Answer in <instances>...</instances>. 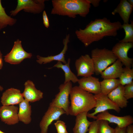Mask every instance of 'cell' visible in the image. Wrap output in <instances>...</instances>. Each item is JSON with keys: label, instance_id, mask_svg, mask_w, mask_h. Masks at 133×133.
<instances>
[{"label": "cell", "instance_id": "1", "mask_svg": "<svg viewBox=\"0 0 133 133\" xmlns=\"http://www.w3.org/2000/svg\"><path fill=\"white\" fill-rule=\"evenodd\" d=\"M121 25L119 21L112 22L106 17L96 19L91 21L84 29L76 30L75 33L78 39L87 47L105 36H116Z\"/></svg>", "mask_w": 133, "mask_h": 133}, {"label": "cell", "instance_id": "2", "mask_svg": "<svg viewBox=\"0 0 133 133\" xmlns=\"http://www.w3.org/2000/svg\"><path fill=\"white\" fill-rule=\"evenodd\" d=\"M51 2V14L72 18L77 15L85 17L91 6L89 0H52Z\"/></svg>", "mask_w": 133, "mask_h": 133}, {"label": "cell", "instance_id": "3", "mask_svg": "<svg viewBox=\"0 0 133 133\" xmlns=\"http://www.w3.org/2000/svg\"><path fill=\"white\" fill-rule=\"evenodd\" d=\"M69 95L71 105L69 109V115L75 116L83 112H88L95 107L94 95L78 86L72 87Z\"/></svg>", "mask_w": 133, "mask_h": 133}, {"label": "cell", "instance_id": "4", "mask_svg": "<svg viewBox=\"0 0 133 133\" xmlns=\"http://www.w3.org/2000/svg\"><path fill=\"white\" fill-rule=\"evenodd\" d=\"M91 53L95 73L97 75L100 74L108 66L117 59L112 50L105 48H96L92 50Z\"/></svg>", "mask_w": 133, "mask_h": 133}, {"label": "cell", "instance_id": "5", "mask_svg": "<svg viewBox=\"0 0 133 133\" xmlns=\"http://www.w3.org/2000/svg\"><path fill=\"white\" fill-rule=\"evenodd\" d=\"M72 87L71 81L60 84L59 87V92L55 95L49 106L62 108L66 112V114L69 115L70 103L69 97Z\"/></svg>", "mask_w": 133, "mask_h": 133}, {"label": "cell", "instance_id": "6", "mask_svg": "<svg viewBox=\"0 0 133 133\" xmlns=\"http://www.w3.org/2000/svg\"><path fill=\"white\" fill-rule=\"evenodd\" d=\"M45 0H18L16 9L10 12V15L16 16L20 11L23 10L25 12L34 14L43 12L45 8Z\"/></svg>", "mask_w": 133, "mask_h": 133}, {"label": "cell", "instance_id": "7", "mask_svg": "<svg viewBox=\"0 0 133 133\" xmlns=\"http://www.w3.org/2000/svg\"><path fill=\"white\" fill-rule=\"evenodd\" d=\"M32 56V53L26 52L24 49L21 41L18 39L14 42L10 51L4 56V60L11 64H18L25 59L30 58Z\"/></svg>", "mask_w": 133, "mask_h": 133}, {"label": "cell", "instance_id": "8", "mask_svg": "<svg viewBox=\"0 0 133 133\" xmlns=\"http://www.w3.org/2000/svg\"><path fill=\"white\" fill-rule=\"evenodd\" d=\"M96 100L94 111L92 113H88L87 117L93 118L95 115L105 111L109 109L115 110L119 113L120 109L108 97L107 95L101 93L94 95Z\"/></svg>", "mask_w": 133, "mask_h": 133}, {"label": "cell", "instance_id": "9", "mask_svg": "<svg viewBox=\"0 0 133 133\" xmlns=\"http://www.w3.org/2000/svg\"><path fill=\"white\" fill-rule=\"evenodd\" d=\"M66 113L62 109L49 106L39 123L40 133H47L49 126L54 121L59 120L60 116Z\"/></svg>", "mask_w": 133, "mask_h": 133}, {"label": "cell", "instance_id": "10", "mask_svg": "<svg viewBox=\"0 0 133 133\" xmlns=\"http://www.w3.org/2000/svg\"><path fill=\"white\" fill-rule=\"evenodd\" d=\"M75 65L77 76L88 77L95 73L94 63L88 54L81 56L76 60Z\"/></svg>", "mask_w": 133, "mask_h": 133}, {"label": "cell", "instance_id": "11", "mask_svg": "<svg viewBox=\"0 0 133 133\" xmlns=\"http://www.w3.org/2000/svg\"><path fill=\"white\" fill-rule=\"evenodd\" d=\"M93 119L97 120H105L109 123H114L119 127H126L133 123V118L130 115L119 116L110 114L108 110L99 113Z\"/></svg>", "mask_w": 133, "mask_h": 133}, {"label": "cell", "instance_id": "12", "mask_svg": "<svg viewBox=\"0 0 133 133\" xmlns=\"http://www.w3.org/2000/svg\"><path fill=\"white\" fill-rule=\"evenodd\" d=\"M133 47V43H116L112 50L114 54L125 67L131 68L133 63V59L129 57L128 52Z\"/></svg>", "mask_w": 133, "mask_h": 133}, {"label": "cell", "instance_id": "13", "mask_svg": "<svg viewBox=\"0 0 133 133\" xmlns=\"http://www.w3.org/2000/svg\"><path fill=\"white\" fill-rule=\"evenodd\" d=\"M19 108L15 105H2L0 107V119L8 125L16 124L19 121L18 116Z\"/></svg>", "mask_w": 133, "mask_h": 133}, {"label": "cell", "instance_id": "14", "mask_svg": "<svg viewBox=\"0 0 133 133\" xmlns=\"http://www.w3.org/2000/svg\"><path fill=\"white\" fill-rule=\"evenodd\" d=\"M79 86L89 93L96 95L101 93L100 82L96 77L90 76L79 79Z\"/></svg>", "mask_w": 133, "mask_h": 133}, {"label": "cell", "instance_id": "15", "mask_svg": "<svg viewBox=\"0 0 133 133\" xmlns=\"http://www.w3.org/2000/svg\"><path fill=\"white\" fill-rule=\"evenodd\" d=\"M24 99L19 90L11 88L3 93L1 102L2 105H15L19 104Z\"/></svg>", "mask_w": 133, "mask_h": 133}, {"label": "cell", "instance_id": "16", "mask_svg": "<svg viewBox=\"0 0 133 133\" xmlns=\"http://www.w3.org/2000/svg\"><path fill=\"white\" fill-rule=\"evenodd\" d=\"M24 86V91L22 94L24 99L29 102L38 101L43 98V92L36 88L32 81L28 80L25 83Z\"/></svg>", "mask_w": 133, "mask_h": 133}, {"label": "cell", "instance_id": "17", "mask_svg": "<svg viewBox=\"0 0 133 133\" xmlns=\"http://www.w3.org/2000/svg\"><path fill=\"white\" fill-rule=\"evenodd\" d=\"M70 35H66L65 38L63 41L64 46L61 51L59 54L54 56H48L43 57L39 55L36 56L37 62L40 64H45L50 63L52 61H57L66 64L67 62L65 59V55L68 49V44L69 42Z\"/></svg>", "mask_w": 133, "mask_h": 133}, {"label": "cell", "instance_id": "18", "mask_svg": "<svg viewBox=\"0 0 133 133\" xmlns=\"http://www.w3.org/2000/svg\"><path fill=\"white\" fill-rule=\"evenodd\" d=\"M124 86L119 85L108 95V97L120 108L126 107L128 102L124 96Z\"/></svg>", "mask_w": 133, "mask_h": 133}, {"label": "cell", "instance_id": "19", "mask_svg": "<svg viewBox=\"0 0 133 133\" xmlns=\"http://www.w3.org/2000/svg\"><path fill=\"white\" fill-rule=\"evenodd\" d=\"M133 6L127 0H121L117 7L112 12L115 15L118 13L123 20L124 23H129L130 15L133 9Z\"/></svg>", "mask_w": 133, "mask_h": 133}, {"label": "cell", "instance_id": "20", "mask_svg": "<svg viewBox=\"0 0 133 133\" xmlns=\"http://www.w3.org/2000/svg\"><path fill=\"white\" fill-rule=\"evenodd\" d=\"M123 65L121 62L117 59L111 66L101 72V77L104 79L119 78L123 71Z\"/></svg>", "mask_w": 133, "mask_h": 133}, {"label": "cell", "instance_id": "21", "mask_svg": "<svg viewBox=\"0 0 133 133\" xmlns=\"http://www.w3.org/2000/svg\"><path fill=\"white\" fill-rule=\"evenodd\" d=\"M87 112L80 113L75 116V123L73 129V133H86L88 131L89 126L92 122L87 118Z\"/></svg>", "mask_w": 133, "mask_h": 133}, {"label": "cell", "instance_id": "22", "mask_svg": "<svg viewBox=\"0 0 133 133\" xmlns=\"http://www.w3.org/2000/svg\"><path fill=\"white\" fill-rule=\"evenodd\" d=\"M29 102L24 99L18 104V116L19 120L25 124H29L32 120V108Z\"/></svg>", "mask_w": 133, "mask_h": 133}, {"label": "cell", "instance_id": "23", "mask_svg": "<svg viewBox=\"0 0 133 133\" xmlns=\"http://www.w3.org/2000/svg\"><path fill=\"white\" fill-rule=\"evenodd\" d=\"M70 61V59L68 58L67 62L65 64H63L61 62L58 61L57 63L52 67L61 68L64 71L65 77L64 83H66L69 81L75 83L78 82L79 80L77 76L70 69L69 66Z\"/></svg>", "mask_w": 133, "mask_h": 133}, {"label": "cell", "instance_id": "24", "mask_svg": "<svg viewBox=\"0 0 133 133\" xmlns=\"http://www.w3.org/2000/svg\"><path fill=\"white\" fill-rule=\"evenodd\" d=\"M100 83L101 93L106 95L120 84L119 79H104Z\"/></svg>", "mask_w": 133, "mask_h": 133}, {"label": "cell", "instance_id": "25", "mask_svg": "<svg viewBox=\"0 0 133 133\" xmlns=\"http://www.w3.org/2000/svg\"><path fill=\"white\" fill-rule=\"evenodd\" d=\"M17 19L11 17L6 13L0 0V31L8 25L13 26L16 22Z\"/></svg>", "mask_w": 133, "mask_h": 133}, {"label": "cell", "instance_id": "26", "mask_svg": "<svg viewBox=\"0 0 133 133\" xmlns=\"http://www.w3.org/2000/svg\"><path fill=\"white\" fill-rule=\"evenodd\" d=\"M131 23H124L122 25L121 29L123 28L125 32V36L119 42L122 43H133V21H131Z\"/></svg>", "mask_w": 133, "mask_h": 133}, {"label": "cell", "instance_id": "27", "mask_svg": "<svg viewBox=\"0 0 133 133\" xmlns=\"http://www.w3.org/2000/svg\"><path fill=\"white\" fill-rule=\"evenodd\" d=\"M119 78L120 84L122 85L131 83L133 79V69L125 67Z\"/></svg>", "mask_w": 133, "mask_h": 133}, {"label": "cell", "instance_id": "28", "mask_svg": "<svg viewBox=\"0 0 133 133\" xmlns=\"http://www.w3.org/2000/svg\"><path fill=\"white\" fill-rule=\"evenodd\" d=\"M115 131V129L109 126L107 121L99 120L98 133H114Z\"/></svg>", "mask_w": 133, "mask_h": 133}, {"label": "cell", "instance_id": "29", "mask_svg": "<svg viewBox=\"0 0 133 133\" xmlns=\"http://www.w3.org/2000/svg\"><path fill=\"white\" fill-rule=\"evenodd\" d=\"M124 96L128 100L133 98V81L124 86Z\"/></svg>", "mask_w": 133, "mask_h": 133}, {"label": "cell", "instance_id": "30", "mask_svg": "<svg viewBox=\"0 0 133 133\" xmlns=\"http://www.w3.org/2000/svg\"><path fill=\"white\" fill-rule=\"evenodd\" d=\"M57 133H68L66 129L65 123L58 120L54 123Z\"/></svg>", "mask_w": 133, "mask_h": 133}, {"label": "cell", "instance_id": "31", "mask_svg": "<svg viewBox=\"0 0 133 133\" xmlns=\"http://www.w3.org/2000/svg\"><path fill=\"white\" fill-rule=\"evenodd\" d=\"M99 120H96L92 122L88 129V133H98Z\"/></svg>", "mask_w": 133, "mask_h": 133}, {"label": "cell", "instance_id": "32", "mask_svg": "<svg viewBox=\"0 0 133 133\" xmlns=\"http://www.w3.org/2000/svg\"><path fill=\"white\" fill-rule=\"evenodd\" d=\"M43 24L44 26L48 28L50 26L49 20L46 11L44 10L42 14Z\"/></svg>", "mask_w": 133, "mask_h": 133}, {"label": "cell", "instance_id": "33", "mask_svg": "<svg viewBox=\"0 0 133 133\" xmlns=\"http://www.w3.org/2000/svg\"><path fill=\"white\" fill-rule=\"evenodd\" d=\"M126 128L127 127L120 128L117 126L115 128L114 133H127Z\"/></svg>", "mask_w": 133, "mask_h": 133}, {"label": "cell", "instance_id": "34", "mask_svg": "<svg viewBox=\"0 0 133 133\" xmlns=\"http://www.w3.org/2000/svg\"><path fill=\"white\" fill-rule=\"evenodd\" d=\"M90 4H92L95 7H97L99 5L100 0H89Z\"/></svg>", "mask_w": 133, "mask_h": 133}, {"label": "cell", "instance_id": "35", "mask_svg": "<svg viewBox=\"0 0 133 133\" xmlns=\"http://www.w3.org/2000/svg\"><path fill=\"white\" fill-rule=\"evenodd\" d=\"M127 133H133V125L132 124L128 126L126 128Z\"/></svg>", "mask_w": 133, "mask_h": 133}, {"label": "cell", "instance_id": "36", "mask_svg": "<svg viewBox=\"0 0 133 133\" xmlns=\"http://www.w3.org/2000/svg\"><path fill=\"white\" fill-rule=\"evenodd\" d=\"M2 54L0 50V69H1L3 67Z\"/></svg>", "mask_w": 133, "mask_h": 133}, {"label": "cell", "instance_id": "37", "mask_svg": "<svg viewBox=\"0 0 133 133\" xmlns=\"http://www.w3.org/2000/svg\"><path fill=\"white\" fill-rule=\"evenodd\" d=\"M127 1L129 3L132 5L133 6V0H128Z\"/></svg>", "mask_w": 133, "mask_h": 133}, {"label": "cell", "instance_id": "38", "mask_svg": "<svg viewBox=\"0 0 133 133\" xmlns=\"http://www.w3.org/2000/svg\"><path fill=\"white\" fill-rule=\"evenodd\" d=\"M3 89V87L1 86L0 85V91H2Z\"/></svg>", "mask_w": 133, "mask_h": 133}, {"label": "cell", "instance_id": "39", "mask_svg": "<svg viewBox=\"0 0 133 133\" xmlns=\"http://www.w3.org/2000/svg\"><path fill=\"white\" fill-rule=\"evenodd\" d=\"M0 133H5L0 130Z\"/></svg>", "mask_w": 133, "mask_h": 133}]
</instances>
